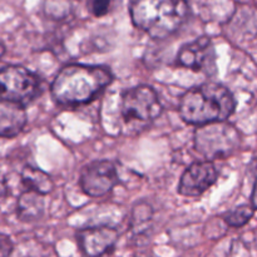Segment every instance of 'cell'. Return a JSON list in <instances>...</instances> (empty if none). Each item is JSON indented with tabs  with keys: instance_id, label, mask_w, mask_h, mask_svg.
I'll use <instances>...</instances> for the list:
<instances>
[{
	"instance_id": "6da1fadb",
	"label": "cell",
	"mask_w": 257,
	"mask_h": 257,
	"mask_svg": "<svg viewBox=\"0 0 257 257\" xmlns=\"http://www.w3.org/2000/svg\"><path fill=\"white\" fill-rule=\"evenodd\" d=\"M107 67L68 64L55 75L50 87L52 98L62 107H78L94 100L112 83Z\"/></svg>"
},
{
	"instance_id": "7a4b0ae2",
	"label": "cell",
	"mask_w": 257,
	"mask_h": 257,
	"mask_svg": "<svg viewBox=\"0 0 257 257\" xmlns=\"http://www.w3.org/2000/svg\"><path fill=\"white\" fill-rule=\"evenodd\" d=\"M236 100L225 85L205 83L191 88L180 100V115L186 123L202 125L227 120L233 114Z\"/></svg>"
},
{
	"instance_id": "3957f363",
	"label": "cell",
	"mask_w": 257,
	"mask_h": 257,
	"mask_svg": "<svg viewBox=\"0 0 257 257\" xmlns=\"http://www.w3.org/2000/svg\"><path fill=\"white\" fill-rule=\"evenodd\" d=\"M130 13L135 27L155 39L175 34L187 20L185 0H131Z\"/></svg>"
},
{
	"instance_id": "277c9868",
	"label": "cell",
	"mask_w": 257,
	"mask_h": 257,
	"mask_svg": "<svg viewBox=\"0 0 257 257\" xmlns=\"http://www.w3.org/2000/svg\"><path fill=\"white\" fill-rule=\"evenodd\" d=\"M241 136L226 120L198 125L195 132V147L207 161L230 157L238 150Z\"/></svg>"
},
{
	"instance_id": "5b68a950",
	"label": "cell",
	"mask_w": 257,
	"mask_h": 257,
	"mask_svg": "<svg viewBox=\"0 0 257 257\" xmlns=\"http://www.w3.org/2000/svg\"><path fill=\"white\" fill-rule=\"evenodd\" d=\"M120 112L125 124L133 128H143L160 117L162 104L152 87L141 84L124 90Z\"/></svg>"
},
{
	"instance_id": "8992f818",
	"label": "cell",
	"mask_w": 257,
	"mask_h": 257,
	"mask_svg": "<svg viewBox=\"0 0 257 257\" xmlns=\"http://www.w3.org/2000/svg\"><path fill=\"white\" fill-rule=\"evenodd\" d=\"M37 74L22 65H8L0 69V100L25 107L40 94Z\"/></svg>"
},
{
	"instance_id": "52a82bcc",
	"label": "cell",
	"mask_w": 257,
	"mask_h": 257,
	"mask_svg": "<svg viewBox=\"0 0 257 257\" xmlns=\"http://www.w3.org/2000/svg\"><path fill=\"white\" fill-rule=\"evenodd\" d=\"M80 187L90 197H102L109 193L118 183V173L110 161H95L85 166L80 173Z\"/></svg>"
},
{
	"instance_id": "ba28073f",
	"label": "cell",
	"mask_w": 257,
	"mask_h": 257,
	"mask_svg": "<svg viewBox=\"0 0 257 257\" xmlns=\"http://www.w3.org/2000/svg\"><path fill=\"white\" fill-rule=\"evenodd\" d=\"M218 172L211 161L195 162L183 172L178 193L183 197H200L216 183Z\"/></svg>"
},
{
	"instance_id": "9c48e42d",
	"label": "cell",
	"mask_w": 257,
	"mask_h": 257,
	"mask_svg": "<svg viewBox=\"0 0 257 257\" xmlns=\"http://www.w3.org/2000/svg\"><path fill=\"white\" fill-rule=\"evenodd\" d=\"M177 64L195 72H206L215 67V49L208 37H201L183 44L177 54Z\"/></svg>"
},
{
	"instance_id": "30bf717a",
	"label": "cell",
	"mask_w": 257,
	"mask_h": 257,
	"mask_svg": "<svg viewBox=\"0 0 257 257\" xmlns=\"http://www.w3.org/2000/svg\"><path fill=\"white\" fill-rule=\"evenodd\" d=\"M118 240V231L108 226L88 227L77 232L80 250L88 257H100L109 252Z\"/></svg>"
},
{
	"instance_id": "8fae6325",
	"label": "cell",
	"mask_w": 257,
	"mask_h": 257,
	"mask_svg": "<svg viewBox=\"0 0 257 257\" xmlns=\"http://www.w3.org/2000/svg\"><path fill=\"white\" fill-rule=\"evenodd\" d=\"M25 107L0 100V138H14L27 124Z\"/></svg>"
},
{
	"instance_id": "7c38bea8",
	"label": "cell",
	"mask_w": 257,
	"mask_h": 257,
	"mask_svg": "<svg viewBox=\"0 0 257 257\" xmlns=\"http://www.w3.org/2000/svg\"><path fill=\"white\" fill-rule=\"evenodd\" d=\"M45 212L44 196L33 191H25L18 198L17 215L24 222H33L43 217Z\"/></svg>"
},
{
	"instance_id": "4fadbf2b",
	"label": "cell",
	"mask_w": 257,
	"mask_h": 257,
	"mask_svg": "<svg viewBox=\"0 0 257 257\" xmlns=\"http://www.w3.org/2000/svg\"><path fill=\"white\" fill-rule=\"evenodd\" d=\"M22 183L27 191H33L39 195H48L54 188V182L48 173L39 168L27 166L22 171Z\"/></svg>"
},
{
	"instance_id": "5bb4252c",
	"label": "cell",
	"mask_w": 257,
	"mask_h": 257,
	"mask_svg": "<svg viewBox=\"0 0 257 257\" xmlns=\"http://www.w3.org/2000/svg\"><path fill=\"white\" fill-rule=\"evenodd\" d=\"M255 213V207L248 205H242L236 207L223 216V221L228 227H242L252 218Z\"/></svg>"
},
{
	"instance_id": "9a60e30c",
	"label": "cell",
	"mask_w": 257,
	"mask_h": 257,
	"mask_svg": "<svg viewBox=\"0 0 257 257\" xmlns=\"http://www.w3.org/2000/svg\"><path fill=\"white\" fill-rule=\"evenodd\" d=\"M153 210L150 205L146 202H140L135 206L132 212V223L133 226L145 225L152 218Z\"/></svg>"
},
{
	"instance_id": "2e32d148",
	"label": "cell",
	"mask_w": 257,
	"mask_h": 257,
	"mask_svg": "<svg viewBox=\"0 0 257 257\" xmlns=\"http://www.w3.org/2000/svg\"><path fill=\"white\" fill-rule=\"evenodd\" d=\"M114 0H87L88 12L95 18H102L107 15L112 9Z\"/></svg>"
},
{
	"instance_id": "e0dca14e",
	"label": "cell",
	"mask_w": 257,
	"mask_h": 257,
	"mask_svg": "<svg viewBox=\"0 0 257 257\" xmlns=\"http://www.w3.org/2000/svg\"><path fill=\"white\" fill-rule=\"evenodd\" d=\"M13 241L4 233H0V257H10L13 252Z\"/></svg>"
},
{
	"instance_id": "ac0fdd59",
	"label": "cell",
	"mask_w": 257,
	"mask_h": 257,
	"mask_svg": "<svg viewBox=\"0 0 257 257\" xmlns=\"http://www.w3.org/2000/svg\"><path fill=\"white\" fill-rule=\"evenodd\" d=\"M7 195H8L7 178H5V176L3 175L2 171H0V203L7 198Z\"/></svg>"
},
{
	"instance_id": "d6986e66",
	"label": "cell",
	"mask_w": 257,
	"mask_h": 257,
	"mask_svg": "<svg viewBox=\"0 0 257 257\" xmlns=\"http://www.w3.org/2000/svg\"><path fill=\"white\" fill-rule=\"evenodd\" d=\"M4 54H5V45H4V43L0 40V57H3Z\"/></svg>"
}]
</instances>
